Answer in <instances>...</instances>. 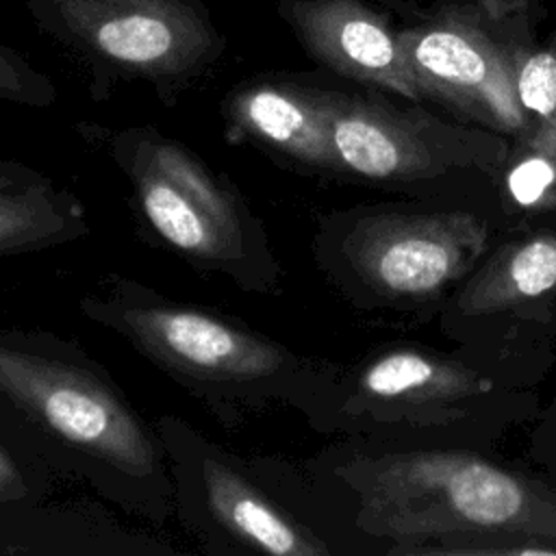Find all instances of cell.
I'll use <instances>...</instances> for the list:
<instances>
[{
  "label": "cell",
  "instance_id": "obj_1",
  "mask_svg": "<svg viewBox=\"0 0 556 556\" xmlns=\"http://www.w3.org/2000/svg\"><path fill=\"white\" fill-rule=\"evenodd\" d=\"M0 441L128 515L165 523L174 513L156 428L98 361L50 330L0 328Z\"/></svg>",
  "mask_w": 556,
  "mask_h": 556
},
{
  "label": "cell",
  "instance_id": "obj_2",
  "mask_svg": "<svg viewBox=\"0 0 556 556\" xmlns=\"http://www.w3.org/2000/svg\"><path fill=\"white\" fill-rule=\"evenodd\" d=\"M80 313L119 334L228 428L245 410L289 404L311 417L324 400L321 369L235 315L174 300L113 274L87 291Z\"/></svg>",
  "mask_w": 556,
  "mask_h": 556
},
{
  "label": "cell",
  "instance_id": "obj_3",
  "mask_svg": "<svg viewBox=\"0 0 556 556\" xmlns=\"http://www.w3.org/2000/svg\"><path fill=\"white\" fill-rule=\"evenodd\" d=\"M337 476L356 493V526L389 554L441 536L556 539V491L456 450L354 456Z\"/></svg>",
  "mask_w": 556,
  "mask_h": 556
},
{
  "label": "cell",
  "instance_id": "obj_4",
  "mask_svg": "<svg viewBox=\"0 0 556 556\" xmlns=\"http://www.w3.org/2000/svg\"><path fill=\"white\" fill-rule=\"evenodd\" d=\"M106 143L130 185L137 219L154 241L245 293L278 289L280 263L269 232L228 174L150 124L113 130Z\"/></svg>",
  "mask_w": 556,
  "mask_h": 556
},
{
  "label": "cell",
  "instance_id": "obj_5",
  "mask_svg": "<svg viewBox=\"0 0 556 556\" xmlns=\"http://www.w3.org/2000/svg\"><path fill=\"white\" fill-rule=\"evenodd\" d=\"M41 35L87 74L93 98L143 83L165 104L204 80L226 37L202 0H24Z\"/></svg>",
  "mask_w": 556,
  "mask_h": 556
},
{
  "label": "cell",
  "instance_id": "obj_6",
  "mask_svg": "<svg viewBox=\"0 0 556 556\" xmlns=\"http://www.w3.org/2000/svg\"><path fill=\"white\" fill-rule=\"evenodd\" d=\"M165 450L174 513L213 552L326 556L328 545L287 513L228 450L178 415L154 424Z\"/></svg>",
  "mask_w": 556,
  "mask_h": 556
},
{
  "label": "cell",
  "instance_id": "obj_7",
  "mask_svg": "<svg viewBox=\"0 0 556 556\" xmlns=\"http://www.w3.org/2000/svg\"><path fill=\"white\" fill-rule=\"evenodd\" d=\"M471 213L354 211L324 222L319 258L382 298H426L458 280L486 245Z\"/></svg>",
  "mask_w": 556,
  "mask_h": 556
},
{
  "label": "cell",
  "instance_id": "obj_8",
  "mask_svg": "<svg viewBox=\"0 0 556 556\" xmlns=\"http://www.w3.org/2000/svg\"><path fill=\"white\" fill-rule=\"evenodd\" d=\"M408 67L424 91L497 132L523 137L534 117L519 98V65L530 52L495 17L447 9L397 30Z\"/></svg>",
  "mask_w": 556,
  "mask_h": 556
},
{
  "label": "cell",
  "instance_id": "obj_9",
  "mask_svg": "<svg viewBox=\"0 0 556 556\" xmlns=\"http://www.w3.org/2000/svg\"><path fill=\"white\" fill-rule=\"evenodd\" d=\"M330 148L337 176L380 182L432 178L450 167L491 163L506 152L500 141L480 132L452 128L424 113L358 93L332 91Z\"/></svg>",
  "mask_w": 556,
  "mask_h": 556
},
{
  "label": "cell",
  "instance_id": "obj_10",
  "mask_svg": "<svg viewBox=\"0 0 556 556\" xmlns=\"http://www.w3.org/2000/svg\"><path fill=\"white\" fill-rule=\"evenodd\" d=\"M330 96L332 89L289 74L245 78L222 98L224 139L256 148L289 169L337 176L328 130Z\"/></svg>",
  "mask_w": 556,
  "mask_h": 556
},
{
  "label": "cell",
  "instance_id": "obj_11",
  "mask_svg": "<svg viewBox=\"0 0 556 556\" xmlns=\"http://www.w3.org/2000/svg\"><path fill=\"white\" fill-rule=\"evenodd\" d=\"M276 15L315 63L361 85L424 98L397 30L363 0H278Z\"/></svg>",
  "mask_w": 556,
  "mask_h": 556
},
{
  "label": "cell",
  "instance_id": "obj_12",
  "mask_svg": "<svg viewBox=\"0 0 556 556\" xmlns=\"http://www.w3.org/2000/svg\"><path fill=\"white\" fill-rule=\"evenodd\" d=\"M491 389L473 369L417 350H391L371 358L341 393L339 415L348 419L452 404Z\"/></svg>",
  "mask_w": 556,
  "mask_h": 556
},
{
  "label": "cell",
  "instance_id": "obj_13",
  "mask_svg": "<svg viewBox=\"0 0 556 556\" xmlns=\"http://www.w3.org/2000/svg\"><path fill=\"white\" fill-rule=\"evenodd\" d=\"M556 289V232L500 248L465 287L458 308L484 315L536 300Z\"/></svg>",
  "mask_w": 556,
  "mask_h": 556
},
{
  "label": "cell",
  "instance_id": "obj_14",
  "mask_svg": "<svg viewBox=\"0 0 556 556\" xmlns=\"http://www.w3.org/2000/svg\"><path fill=\"white\" fill-rule=\"evenodd\" d=\"M87 232L83 202L50 178L0 191V258L65 245Z\"/></svg>",
  "mask_w": 556,
  "mask_h": 556
},
{
  "label": "cell",
  "instance_id": "obj_15",
  "mask_svg": "<svg viewBox=\"0 0 556 556\" xmlns=\"http://www.w3.org/2000/svg\"><path fill=\"white\" fill-rule=\"evenodd\" d=\"M504 191L523 211H556V111L534 119L504 169Z\"/></svg>",
  "mask_w": 556,
  "mask_h": 556
},
{
  "label": "cell",
  "instance_id": "obj_16",
  "mask_svg": "<svg viewBox=\"0 0 556 556\" xmlns=\"http://www.w3.org/2000/svg\"><path fill=\"white\" fill-rule=\"evenodd\" d=\"M0 100L46 109L56 100L54 83L15 48L0 41Z\"/></svg>",
  "mask_w": 556,
  "mask_h": 556
},
{
  "label": "cell",
  "instance_id": "obj_17",
  "mask_svg": "<svg viewBox=\"0 0 556 556\" xmlns=\"http://www.w3.org/2000/svg\"><path fill=\"white\" fill-rule=\"evenodd\" d=\"M517 85L521 104L534 119L556 111V37L523 56Z\"/></svg>",
  "mask_w": 556,
  "mask_h": 556
},
{
  "label": "cell",
  "instance_id": "obj_18",
  "mask_svg": "<svg viewBox=\"0 0 556 556\" xmlns=\"http://www.w3.org/2000/svg\"><path fill=\"white\" fill-rule=\"evenodd\" d=\"M28 497V480L20 458L0 441V506Z\"/></svg>",
  "mask_w": 556,
  "mask_h": 556
},
{
  "label": "cell",
  "instance_id": "obj_19",
  "mask_svg": "<svg viewBox=\"0 0 556 556\" xmlns=\"http://www.w3.org/2000/svg\"><path fill=\"white\" fill-rule=\"evenodd\" d=\"M43 178H48V176L28 167V165H22V163L11 161V159H0V191L35 185Z\"/></svg>",
  "mask_w": 556,
  "mask_h": 556
}]
</instances>
